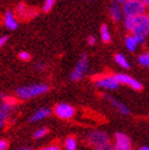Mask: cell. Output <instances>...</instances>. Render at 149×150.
Segmentation results:
<instances>
[{"mask_svg":"<svg viewBox=\"0 0 149 150\" xmlns=\"http://www.w3.org/2000/svg\"><path fill=\"white\" fill-rule=\"evenodd\" d=\"M87 142L94 148V150H114L109 136L103 131L89 132L87 136Z\"/></svg>","mask_w":149,"mask_h":150,"instance_id":"cell-1","label":"cell"},{"mask_svg":"<svg viewBox=\"0 0 149 150\" xmlns=\"http://www.w3.org/2000/svg\"><path fill=\"white\" fill-rule=\"evenodd\" d=\"M49 91V86L47 84H32V86H25L20 87L16 91V95L22 100H27L34 98V96L42 95Z\"/></svg>","mask_w":149,"mask_h":150,"instance_id":"cell-2","label":"cell"},{"mask_svg":"<svg viewBox=\"0 0 149 150\" xmlns=\"http://www.w3.org/2000/svg\"><path fill=\"white\" fill-rule=\"evenodd\" d=\"M122 4V12L125 17H137L139 15L145 13V5L143 1L139 0H126V1H120Z\"/></svg>","mask_w":149,"mask_h":150,"instance_id":"cell-3","label":"cell"},{"mask_svg":"<svg viewBox=\"0 0 149 150\" xmlns=\"http://www.w3.org/2000/svg\"><path fill=\"white\" fill-rule=\"evenodd\" d=\"M148 33H149V15L143 13L135 17V26H133L132 29V34L145 37Z\"/></svg>","mask_w":149,"mask_h":150,"instance_id":"cell-4","label":"cell"},{"mask_svg":"<svg viewBox=\"0 0 149 150\" xmlns=\"http://www.w3.org/2000/svg\"><path fill=\"white\" fill-rule=\"evenodd\" d=\"M88 71V56L86 54H82L81 59L78 60V62L76 65V67L73 69V71L70 74V78L72 81H81L84 77L86 72Z\"/></svg>","mask_w":149,"mask_h":150,"instance_id":"cell-5","label":"cell"},{"mask_svg":"<svg viewBox=\"0 0 149 150\" xmlns=\"http://www.w3.org/2000/svg\"><path fill=\"white\" fill-rule=\"evenodd\" d=\"M114 77L118 82V84H126V86L131 87L132 89H135V91H142V89H143L142 83H140L139 81H137L136 78L128 76V74L117 73V74H114Z\"/></svg>","mask_w":149,"mask_h":150,"instance_id":"cell-6","label":"cell"},{"mask_svg":"<svg viewBox=\"0 0 149 150\" xmlns=\"http://www.w3.org/2000/svg\"><path fill=\"white\" fill-rule=\"evenodd\" d=\"M54 112L57 117H60L62 120H69L72 118L74 115V109L73 106H71L70 104H66V103H60V104H56L55 108H54Z\"/></svg>","mask_w":149,"mask_h":150,"instance_id":"cell-7","label":"cell"},{"mask_svg":"<svg viewBox=\"0 0 149 150\" xmlns=\"http://www.w3.org/2000/svg\"><path fill=\"white\" fill-rule=\"evenodd\" d=\"M94 84L103 89H109V91H114L118 87V82L115 79L114 76H100L94 81Z\"/></svg>","mask_w":149,"mask_h":150,"instance_id":"cell-8","label":"cell"},{"mask_svg":"<svg viewBox=\"0 0 149 150\" xmlns=\"http://www.w3.org/2000/svg\"><path fill=\"white\" fill-rule=\"evenodd\" d=\"M114 150H133L130 138L123 133H116Z\"/></svg>","mask_w":149,"mask_h":150,"instance_id":"cell-9","label":"cell"},{"mask_svg":"<svg viewBox=\"0 0 149 150\" xmlns=\"http://www.w3.org/2000/svg\"><path fill=\"white\" fill-rule=\"evenodd\" d=\"M12 109H13V105L7 103V101H4L1 105H0V129L3 128V126L6 122L7 117H9L10 114L12 112Z\"/></svg>","mask_w":149,"mask_h":150,"instance_id":"cell-10","label":"cell"},{"mask_svg":"<svg viewBox=\"0 0 149 150\" xmlns=\"http://www.w3.org/2000/svg\"><path fill=\"white\" fill-rule=\"evenodd\" d=\"M104 98H105L118 111V112H121V114H123V115H128L130 114V110H128V108L126 106L125 104H122L121 101H118L117 99H115V98H113V96H110V95H104Z\"/></svg>","mask_w":149,"mask_h":150,"instance_id":"cell-11","label":"cell"},{"mask_svg":"<svg viewBox=\"0 0 149 150\" xmlns=\"http://www.w3.org/2000/svg\"><path fill=\"white\" fill-rule=\"evenodd\" d=\"M51 114V110L49 108H40L37 111H34V114L29 117V121L31 122H37V121H40V120L48 117Z\"/></svg>","mask_w":149,"mask_h":150,"instance_id":"cell-12","label":"cell"},{"mask_svg":"<svg viewBox=\"0 0 149 150\" xmlns=\"http://www.w3.org/2000/svg\"><path fill=\"white\" fill-rule=\"evenodd\" d=\"M120 3H113L109 7V12H110V16L115 22H118L122 17V7L118 5Z\"/></svg>","mask_w":149,"mask_h":150,"instance_id":"cell-13","label":"cell"},{"mask_svg":"<svg viewBox=\"0 0 149 150\" xmlns=\"http://www.w3.org/2000/svg\"><path fill=\"white\" fill-rule=\"evenodd\" d=\"M4 21H5L6 27L9 28V29H11V31L16 29L17 26H18L17 20L15 18V15H13V12H11V11H6V13H5V20H4Z\"/></svg>","mask_w":149,"mask_h":150,"instance_id":"cell-14","label":"cell"},{"mask_svg":"<svg viewBox=\"0 0 149 150\" xmlns=\"http://www.w3.org/2000/svg\"><path fill=\"white\" fill-rule=\"evenodd\" d=\"M125 44H126V48H127L130 51H135L138 47V40L135 35H127L126 37V39H125Z\"/></svg>","mask_w":149,"mask_h":150,"instance_id":"cell-15","label":"cell"},{"mask_svg":"<svg viewBox=\"0 0 149 150\" xmlns=\"http://www.w3.org/2000/svg\"><path fill=\"white\" fill-rule=\"evenodd\" d=\"M115 59V61L117 62V65H120L121 67H123V69H130V62H128V60L126 59L122 54H116L114 56Z\"/></svg>","mask_w":149,"mask_h":150,"instance_id":"cell-16","label":"cell"},{"mask_svg":"<svg viewBox=\"0 0 149 150\" xmlns=\"http://www.w3.org/2000/svg\"><path fill=\"white\" fill-rule=\"evenodd\" d=\"M100 37H101V40L104 43H109L111 40L110 32H109V28H108L106 25H101V27H100Z\"/></svg>","mask_w":149,"mask_h":150,"instance_id":"cell-17","label":"cell"},{"mask_svg":"<svg viewBox=\"0 0 149 150\" xmlns=\"http://www.w3.org/2000/svg\"><path fill=\"white\" fill-rule=\"evenodd\" d=\"M65 148L66 150H76L77 149V142L74 137H67L65 142Z\"/></svg>","mask_w":149,"mask_h":150,"instance_id":"cell-18","label":"cell"},{"mask_svg":"<svg viewBox=\"0 0 149 150\" xmlns=\"http://www.w3.org/2000/svg\"><path fill=\"white\" fill-rule=\"evenodd\" d=\"M138 62L139 65L142 66H145V67H149V51L148 52H143L138 56Z\"/></svg>","mask_w":149,"mask_h":150,"instance_id":"cell-19","label":"cell"},{"mask_svg":"<svg viewBox=\"0 0 149 150\" xmlns=\"http://www.w3.org/2000/svg\"><path fill=\"white\" fill-rule=\"evenodd\" d=\"M133 26H135V17H125V27H126V29L132 32Z\"/></svg>","mask_w":149,"mask_h":150,"instance_id":"cell-20","label":"cell"},{"mask_svg":"<svg viewBox=\"0 0 149 150\" xmlns=\"http://www.w3.org/2000/svg\"><path fill=\"white\" fill-rule=\"evenodd\" d=\"M48 133V129L47 128H39V129H37L34 133H33V137L35 138V139H38V138H42V137H44L45 134Z\"/></svg>","mask_w":149,"mask_h":150,"instance_id":"cell-21","label":"cell"},{"mask_svg":"<svg viewBox=\"0 0 149 150\" xmlns=\"http://www.w3.org/2000/svg\"><path fill=\"white\" fill-rule=\"evenodd\" d=\"M54 4H55L54 0H47V1L44 3V5H43V11L44 12H49L51 9H53Z\"/></svg>","mask_w":149,"mask_h":150,"instance_id":"cell-22","label":"cell"},{"mask_svg":"<svg viewBox=\"0 0 149 150\" xmlns=\"http://www.w3.org/2000/svg\"><path fill=\"white\" fill-rule=\"evenodd\" d=\"M18 57L22 60V61H28V60H31V54L27 51H21L18 54Z\"/></svg>","mask_w":149,"mask_h":150,"instance_id":"cell-23","label":"cell"},{"mask_svg":"<svg viewBox=\"0 0 149 150\" xmlns=\"http://www.w3.org/2000/svg\"><path fill=\"white\" fill-rule=\"evenodd\" d=\"M7 146H9V144L6 140H0V150H7Z\"/></svg>","mask_w":149,"mask_h":150,"instance_id":"cell-24","label":"cell"},{"mask_svg":"<svg viewBox=\"0 0 149 150\" xmlns=\"http://www.w3.org/2000/svg\"><path fill=\"white\" fill-rule=\"evenodd\" d=\"M40 150H60V148H59L57 145H50V146H47V148H43Z\"/></svg>","mask_w":149,"mask_h":150,"instance_id":"cell-25","label":"cell"},{"mask_svg":"<svg viewBox=\"0 0 149 150\" xmlns=\"http://www.w3.org/2000/svg\"><path fill=\"white\" fill-rule=\"evenodd\" d=\"M88 44H89V45H94V44H95V38L93 35L88 37Z\"/></svg>","mask_w":149,"mask_h":150,"instance_id":"cell-26","label":"cell"},{"mask_svg":"<svg viewBox=\"0 0 149 150\" xmlns=\"http://www.w3.org/2000/svg\"><path fill=\"white\" fill-rule=\"evenodd\" d=\"M6 42H7V37H1V38H0V48H1Z\"/></svg>","mask_w":149,"mask_h":150,"instance_id":"cell-27","label":"cell"},{"mask_svg":"<svg viewBox=\"0 0 149 150\" xmlns=\"http://www.w3.org/2000/svg\"><path fill=\"white\" fill-rule=\"evenodd\" d=\"M5 101V95H3V94H0V105H1Z\"/></svg>","mask_w":149,"mask_h":150,"instance_id":"cell-28","label":"cell"},{"mask_svg":"<svg viewBox=\"0 0 149 150\" xmlns=\"http://www.w3.org/2000/svg\"><path fill=\"white\" fill-rule=\"evenodd\" d=\"M35 69H37V70H43V69H44V66H43V65H37V66H35Z\"/></svg>","mask_w":149,"mask_h":150,"instance_id":"cell-29","label":"cell"},{"mask_svg":"<svg viewBox=\"0 0 149 150\" xmlns=\"http://www.w3.org/2000/svg\"><path fill=\"white\" fill-rule=\"evenodd\" d=\"M143 4L145 5V7H149V0H143Z\"/></svg>","mask_w":149,"mask_h":150,"instance_id":"cell-30","label":"cell"},{"mask_svg":"<svg viewBox=\"0 0 149 150\" xmlns=\"http://www.w3.org/2000/svg\"><path fill=\"white\" fill-rule=\"evenodd\" d=\"M139 150H149V146H142Z\"/></svg>","mask_w":149,"mask_h":150,"instance_id":"cell-31","label":"cell"},{"mask_svg":"<svg viewBox=\"0 0 149 150\" xmlns=\"http://www.w3.org/2000/svg\"><path fill=\"white\" fill-rule=\"evenodd\" d=\"M18 150H32V149H29V148H21V149H18Z\"/></svg>","mask_w":149,"mask_h":150,"instance_id":"cell-32","label":"cell"},{"mask_svg":"<svg viewBox=\"0 0 149 150\" xmlns=\"http://www.w3.org/2000/svg\"><path fill=\"white\" fill-rule=\"evenodd\" d=\"M148 15H149V11H148Z\"/></svg>","mask_w":149,"mask_h":150,"instance_id":"cell-33","label":"cell"}]
</instances>
